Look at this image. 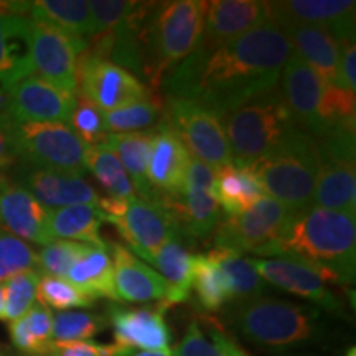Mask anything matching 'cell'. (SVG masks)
I'll return each instance as SVG.
<instances>
[{"mask_svg":"<svg viewBox=\"0 0 356 356\" xmlns=\"http://www.w3.org/2000/svg\"><path fill=\"white\" fill-rule=\"evenodd\" d=\"M292 44L273 19L231 40L193 53L163 76L167 97L197 102L225 118L248 101L279 86Z\"/></svg>","mask_w":356,"mask_h":356,"instance_id":"cell-1","label":"cell"},{"mask_svg":"<svg viewBox=\"0 0 356 356\" xmlns=\"http://www.w3.org/2000/svg\"><path fill=\"white\" fill-rule=\"evenodd\" d=\"M275 256L297 257L330 274L338 284H351L356 264L355 216L315 204L292 213Z\"/></svg>","mask_w":356,"mask_h":356,"instance_id":"cell-2","label":"cell"},{"mask_svg":"<svg viewBox=\"0 0 356 356\" xmlns=\"http://www.w3.org/2000/svg\"><path fill=\"white\" fill-rule=\"evenodd\" d=\"M208 2L175 0L150 3L142 25L145 78L160 86L167 71L175 68L198 47Z\"/></svg>","mask_w":356,"mask_h":356,"instance_id":"cell-3","label":"cell"},{"mask_svg":"<svg viewBox=\"0 0 356 356\" xmlns=\"http://www.w3.org/2000/svg\"><path fill=\"white\" fill-rule=\"evenodd\" d=\"M222 129L231 150V159L238 167L259 162L296 131L297 122L289 113L280 88L248 101L241 108L221 118Z\"/></svg>","mask_w":356,"mask_h":356,"instance_id":"cell-4","label":"cell"},{"mask_svg":"<svg viewBox=\"0 0 356 356\" xmlns=\"http://www.w3.org/2000/svg\"><path fill=\"white\" fill-rule=\"evenodd\" d=\"M264 188L266 197L282 203L292 213L314 203L317 185L315 137L302 127L289 134L274 152L249 165Z\"/></svg>","mask_w":356,"mask_h":356,"instance_id":"cell-5","label":"cell"},{"mask_svg":"<svg viewBox=\"0 0 356 356\" xmlns=\"http://www.w3.org/2000/svg\"><path fill=\"white\" fill-rule=\"evenodd\" d=\"M15 160L22 165L50 168L84 175V154L88 144L79 139L68 124L13 122L0 115Z\"/></svg>","mask_w":356,"mask_h":356,"instance_id":"cell-6","label":"cell"},{"mask_svg":"<svg viewBox=\"0 0 356 356\" xmlns=\"http://www.w3.org/2000/svg\"><path fill=\"white\" fill-rule=\"evenodd\" d=\"M234 325L254 343L284 348L312 340L318 328V312L293 302L252 297L234 310Z\"/></svg>","mask_w":356,"mask_h":356,"instance_id":"cell-7","label":"cell"},{"mask_svg":"<svg viewBox=\"0 0 356 356\" xmlns=\"http://www.w3.org/2000/svg\"><path fill=\"white\" fill-rule=\"evenodd\" d=\"M317 145V185L315 207L356 215V162L355 132L335 129L315 137Z\"/></svg>","mask_w":356,"mask_h":356,"instance_id":"cell-8","label":"cell"},{"mask_svg":"<svg viewBox=\"0 0 356 356\" xmlns=\"http://www.w3.org/2000/svg\"><path fill=\"white\" fill-rule=\"evenodd\" d=\"M97 207L106 222L122 236L129 251L142 259L170 239L180 238L175 220L159 202H147L137 195L127 200L101 197Z\"/></svg>","mask_w":356,"mask_h":356,"instance_id":"cell-9","label":"cell"},{"mask_svg":"<svg viewBox=\"0 0 356 356\" xmlns=\"http://www.w3.org/2000/svg\"><path fill=\"white\" fill-rule=\"evenodd\" d=\"M292 211L274 198L264 197L241 215L228 216L216 226L215 248L273 257L286 234Z\"/></svg>","mask_w":356,"mask_h":356,"instance_id":"cell-10","label":"cell"},{"mask_svg":"<svg viewBox=\"0 0 356 356\" xmlns=\"http://www.w3.org/2000/svg\"><path fill=\"white\" fill-rule=\"evenodd\" d=\"M280 92L293 121L310 136L322 137L335 131L328 106V84L296 51L291 53L282 73ZM353 132V131H351Z\"/></svg>","mask_w":356,"mask_h":356,"instance_id":"cell-11","label":"cell"},{"mask_svg":"<svg viewBox=\"0 0 356 356\" xmlns=\"http://www.w3.org/2000/svg\"><path fill=\"white\" fill-rule=\"evenodd\" d=\"M165 121L184 142L193 159L211 168L233 163L221 119L197 102L167 97Z\"/></svg>","mask_w":356,"mask_h":356,"instance_id":"cell-12","label":"cell"},{"mask_svg":"<svg viewBox=\"0 0 356 356\" xmlns=\"http://www.w3.org/2000/svg\"><path fill=\"white\" fill-rule=\"evenodd\" d=\"M215 168L191 157L184 191L177 198H160L157 202L170 213L180 234L190 238H207L220 225L221 211L216 202Z\"/></svg>","mask_w":356,"mask_h":356,"instance_id":"cell-13","label":"cell"},{"mask_svg":"<svg viewBox=\"0 0 356 356\" xmlns=\"http://www.w3.org/2000/svg\"><path fill=\"white\" fill-rule=\"evenodd\" d=\"M78 95L104 113L150 97L149 89L136 74L88 50L78 58Z\"/></svg>","mask_w":356,"mask_h":356,"instance_id":"cell-14","label":"cell"},{"mask_svg":"<svg viewBox=\"0 0 356 356\" xmlns=\"http://www.w3.org/2000/svg\"><path fill=\"white\" fill-rule=\"evenodd\" d=\"M86 48V40L71 37L50 25L33 22V73L68 95H78V58Z\"/></svg>","mask_w":356,"mask_h":356,"instance_id":"cell-15","label":"cell"},{"mask_svg":"<svg viewBox=\"0 0 356 356\" xmlns=\"http://www.w3.org/2000/svg\"><path fill=\"white\" fill-rule=\"evenodd\" d=\"M261 275L275 287L304 297L330 312H340L341 304L338 297L330 291L328 284H338L330 274L323 273L318 267L292 256L275 257H249Z\"/></svg>","mask_w":356,"mask_h":356,"instance_id":"cell-16","label":"cell"},{"mask_svg":"<svg viewBox=\"0 0 356 356\" xmlns=\"http://www.w3.org/2000/svg\"><path fill=\"white\" fill-rule=\"evenodd\" d=\"M76 96L61 91L42 78L29 76L6 91L0 115L13 122L68 124L76 106Z\"/></svg>","mask_w":356,"mask_h":356,"instance_id":"cell-17","label":"cell"},{"mask_svg":"<svg viewBox=\"0 0 356 356\" xmlns=\"http://www.w3.org/2000/svg\"><path fill=\"white\" fill-rule=\"evenodd\" d=\"M40 204L48 210L73 207V204H99L95 186L84 180V175L50 168L19 165L15 178Z\"/></svg>","mask_w":356,"mask_h":356,"instance_id":"cell-18","label":"cell"},{"mask_svg":"<svg viewBox=\"0 0 356 356\" xmlns=\"http://www.w3.org/2000/svg\"><path fill=\"white\" fill-rule=\"evenodd\" d=\"M191 155L175 131L163 121L155 127L147 163V181L154 200L177 198L184 191Z\"/></svg>","mask_w":356,"mask_h":356,"instance_id":"cell-19","label":"cell"},{"mask_svg":"<svg viewBox=\"0 0 356 356\" xmlns=\"http://www.w3.org/2000/svg\"><path fill=\"white\" fill-rule=\"evenodd\" d=\"M267 7L275 24L315 25L330 32L340 43L355 40L353 0H286L267 2Z\"/></svg>","mask_w":356,"mask_h":356,"instance_id":"cell-20","label":"cell"},{"mask_svg":"<svg viewBox=\"0 0 356 356\" xmlns=\"http://www.w3.org/2000/svg\"><path fill=\"white\" fill-rule=\"evenodd\" d=\"M109 249L113 252L111 259H113L114 291L118 300L131 302V304L159 302L167 309L172 307V289L157 270L132 254L126 244L113 243Z\"/></svg>","mask_w":356,"mask_h":356,"instance_id":"cell-21","label":"cell"},{"mask_svg":"<svg viewBox=\"0 0 356 356\" xmlns=\"http://www.w3.org/2000/svg\"><path fill=\"white\" fill-rule=\"evenodd\" d=\"M167 307L159 304L144 309L109 305L108 317L113 325L115 343L144 351H170L172 333L165 322Z\"/></svg>","mask_w":356,"mask_h":356,"instance_id":"cell-22","label":"cell"},{"mask_svg":"<svg viewBox=\"0 0 356 356\" xmlns=\"http://www.w3.org/2000/svg\"><path fill=\"white\" fill-rule=\"evenodd\" d=\"M0 229L25 243L47 246L55 241L48 231V208L7 175L0 177Z\"/></svg>","mask_w":356,"mask_h":356,"instance_id":"cell-23","label":"cell"},{"mask_svg":"<svg viewBox=\"0 0 356 356\" xmlns=\"http://www.w3.org/2000/svg\"><path fill=\"white\" fill-rule=\"evenodd\" d=\"M267 2L257 0H215L208 2L200 43L208 47L231 42L269 20Z\"/></svg>","mask_w":356,"mask_h":356,"instance_id":"cell-24","label":"cell"},{"mask_svg":"<svg viewBox=\"0 0 356 356\" xmlns=\"http://www.w3.org/2000/svg\"><path fill=\"white\" fill-rule=\"evenodd\" d=\"M292 50L299 55L312 70H315L332 86L341 88L340 83V42L330 32L315 25L277 24ZM343 89V88H341Z\"/></svg>","mask_w":356,"mask_h":356,"instance_id":"cell-25","label":"cell"},{"mask_svg":"<svg viewBox=\"0 0 356 356\" xmlns=\"http://www.w3.org/2000/svg\"><path fill=\"white\" fill-rule=\"evenodd\" d=\"M32 26L25 15H0V88L33 76Z\"/></svg>","mask_w":356,"mask_h":356,"instance_id":"cell-26","label":"cell"},{"mask_svg":"<svg viewBox=\"0 0 356 356\" xmlns=\"http://www.w3.org/2000/svg\"><path fill=\"white\" fill-rule=\"evenodd\" d=\"M106 215L97 204H73V207L48 210V231L53 239H66L106 249L109 246L101 238V226Z\"/></svg>","mask_w":356,"mask_h":356,"instance_id":"cell-27","label":"cell"},{"mask_svg":"<svg viewBox=\"0 0 356 356\" xmlns=\"http://www.w3.org/2000/svg\"><path fill=\"white\" fill-rule=\"evenodd\" d=\"M155 127L140 132L106 134L104 140H102V144L109 147L118 155L134 190L139 191V197L147 200V202H155L152 190L147 181V163H149Z\"/></svg>","mask_w":356,"mask_h":356,"instance_id":"cell-28","label":"cell"},{"mask_svg":"<svg viewBox=\"0 0 356 356\" xmlns=\"http://www.w3.org/2000/svg\"><path fill=\"white\" fill-rule=\"evenodd\" d=\"M213 190L218 204L228 216L241 215L266 197L252 168L238 167L234 163L216 168Z\"/></svg>","mask_w":356,"mask_h":356,"instance_id":"cell-29","label":"cell"},{"mask_svg":"<svg viewBox=\"0 0 356 356\" xmlns=\"http://www.w3.org/2000/svg\"><path fill=\"white\" fill-rule=\"evenodd\" d=\"M29 13L35 24L50 25L71 37L88 42L96 35L89 2L84 0H37Z\"/></svg>","mask_w":356,"mask_h":356,"instance_id":"cell-30","label":"cell"},{"mask_svg":"<svg viewBox=\"0 0 356 356\" xmlns=\"http://www.w3.org/2000/svg\"><path fill=\"white\" fill-rule=\"evenodd\" d=\"M144 261L150 262L159 270L160 275L167 280L168 286H170V305H177L188 300L191 270H193V254L181 243L180 238L170 239L163 246H160L157 251L147 254Z\"/></svg>","mask_w":356,"mask_h":356,"instance_id":"cell-31","label":"cell"},{"mask_svg":"<svg viewBox=\"0 0 356 356\" xmlns=\"http://www.w3.org/2000/svg\"><path fill=\"white\" fill-rule=\"evenodd\" d=\"M66 279L95 300H118L114 291L113 259L106 249H89L81 259L74 262Z\"/></svg>","mask_w":356,"mask_h":356,"instance_id":"cell-32","label":"cell"},{"mask_svg":"<svg viewBox=\"0 0 356 356\" xmlns=\"http://www.w3.org/2000/svg\"><path fill=\"white\" fill-rule=\"evenodd\" d=\"M53 314L35 304L29 314L8 323L12 345L25 356H48L53 350Z\"/></svg>","mask_w":356,"mask_h":356,"instance_id":"cell-33","label":"cell"},{"mask_svg":"<svg viewBox=\"0 0 356 356\" xmlns=\"http://www.w3.org/2000/svg\"><path fill=\"white\" fill-rule=\"evenodd\" d=\"M208 330L203 332L202 325L191 322L185 335L170 350L172 356H251L239 346L221 325L213 318H207Z\"/></svg>","mask_w":356,"mask_h":356,"instance_id":"cell-34","label":"cell"},{"mask_svg":"<svg viewBox=\"0 0 356 356\" xmlns=\"http://www.w3.org/2000/svg\"><path fill=\"white\" fill-rule=\"evenodd\" d=\"M216 262L228 282L231 297L239 300H248L252 297H259L266 291L264 280L252 266L249 257H244L241 252L233 249L215 248L208 254Z\"/></svg>","mask_w":356,"mask_h":356,"instance_id":"cell-35","label":"cell"},{"mask_svg":"<svg viewBox=\"0 0 356 356\" xmlns=\"http://www.w3.org/2000/svg\"><path fill=\"white\" fill-rule=\"evenodd\" d=\"M84 168L96 177L108 198L127 200L136 197V190L118 155L104 144L88 145L84 154Z\"/></svg>","mask_w":356,"mask_h":356,"instance_id":"cell-36","label":"cell"},{"mask_svg":"<svg viewBox=\"0 0 356 356\" xmlns=\"http://www.w3.org/2000/svg\"><path fill=\"white\" fill-rule=\"evenodd\" d=\"M190 291L195 292L198 304L207 312H218L233 300L225 275L208 254L193 256Z\"/></svg>","mask_w":356,"mask_h":356,"instance_id":"cell-37","label":"cell"},{"mask_svg":"<svg viewBox=\"0 0 356 356\" xmlns=\"http://www.w3.org/2000/svg\"><path fill=\"white\" fill-rule=\"evenodd\" d=\"M165 106L160 99L147 97L144 101L134 102L124 108L102 113V124L106 134L140 132L155 127L162 122Z\"/></svg>","mask_w":356,"mask_h":356,"instance_id":"cell-38","label":"cell"},{"mask_svg":"<svg viewBox=\"0 0 356 356\" xmlns=\"http://www.w3.org/2000/svg\"><path fill=\"white\" fill-rule=\"evenodd\" d=\"M37 300L40 305L47 309L60 312L70 309H84L95 305V299L84 293L68 279L55 277V275H43L40 277L37 287Z\"/></svg>","mask_w":356,"mask_h":356,"instance_id":"cell-39","label":"cell"},{"mask_svg":"<svg viewBox=\"0 0 356 356\" xmlns=\"http://www.w3.org/2000/svg\"><path fill=\"white\" fill-rule=\"evenodd\" d=\"M40 282L38 270H24L12 275L3 284V320L24 317L35 305L37 300V287Z\"/></svg>","mask_w":356,"mask_h":356,"instance_id":"cell-40","label":"cell"},{"mask_svg":"<svg viewBox=\"0 0 356 356\" xmlns=\"http://www.w3.org/2000/svg\"><path fill=\"white\" fill-rule=\"evenodd\" d=\"M106 328V320L92 312H58L53 315V341H89Z\"/></svg>","mask_w":356,"mask_h":356,"instance_id":"cell-41","label":"cell"},{"mask_svg":"<svg viewBox=\"0 0 356 356\" xmlns=\"http://www.w3.org/2000/svg\"><path fill=\"white\" fill-rule=\"evenodd\" d=\"M92 246L88 244L66 241V239H55L43 249L38 254V270H43L44 275H55V277L66 279L70 269L74 262L86 254Z\"/></svg>","mask_w":356,"mask_h":356,"instance_id":"cell-42","label":"cell"},{"mask_svg":"<svg viewBox=\"0 0 356 356\" xmlns=\"http://www.w3.org/2000/svg\"><path fill=\"white\" fill-rule=\"evenodd\" d=\"M24 270H38V254L29 243L0 229V282Z\"/></svg>","mask_w":356,"mask_h":356,"instance_id":"cell-43","label":"cell"},{"mask_svg":"<svg viewBox=\"0 0 356 356\" xmlns=\"http://www.w3.org/2000/svg\"><path fill=\"white\" fill-rule=\"evenodd\" d=\"M71 129L88 145H99L106 137L102 113L91 101L81 95L76 96V106L70 119Z\"/></svg>","mask_w":356,"mask_h":356,"instance_id":"cell-44","label":"cell"},{"mask_svg":"<svg viewBox=\"0 0 356 356\" xmlns=\"http://www.w3.org/2000/svg\"><path fill=\"white\" fill-rule=\"evenodd\" d=\"M137 6L139 2H126V0H92L89 2L96 35L111 32L115 26L124 24Z\"/></svg>","mask_w":356,"mask_h":356,"instance_id":"cell-45","label":"cell"},{"mask_svg":"<svg viewBox=\"0 0 356 356\" xmlns=\"http://www.w3.org/2000/svg\"><path fill=\"white\" fill-rule=\"evenodd\" d=\"M340 83L345 91H356V47L355 40L340 43Z\"/></svg>","mask_w":356,"mask_h":356,"instance_id":"cell-46","label":"cell"},{"mask_svg":"<svg viewBox=\"0 0 356 356\" xmlns=\"http://www.w3.org/2000/svg\"><path fill=\"white\" fill-rule=\"evenodd\" d=\"M53 346L66 356H101L97 343L89 341H53Z\"/></svg>","mask_w":356,"mask_h":356,"instance_id":"cell-47","label":"cell"},{"mask_svg":"<svg viewBox=\"0 0 356 356\" xmlns=\"http://www.w3.org/2000/svg\"><path fill=\"white\" fill-rule=\"evenodd\" d=\"M13 165H15V157H13L10 144H8L7 134L0 126V177H6V172Z\"/></svg>","mask_w":356,"mask_h":356,"instance_id":"cell-48","label":"cell"},{"mask_svg":"<svg viewBox=\"0 0 356 356\" xmlns=\"http://www.w3.org/2000/svg\"><path fill=\"white\" fill-rule=\"evenodd\" d=\"M115 356H172L170 351H139L134 348H127V346L119 345V350Z\"/></svg>","mask_w":356,"mask_h":356,"instance_id":"cell-49","label":"cell"},{"mask_svg":"<svg viewBox=\"0 0 356 356\" xmlns=\"http://www.w3.org/2000/svg\"><path fill=\"white\" fill-rule=\"evenodd\" d=\"M0 320H3V284L0 282Z\"/></svg>","mask_w":356,"mask_h":356,"instance_id":"cell-50","label":"cell"},{"mask_svg":"<svg viewBox=\"0 0 356 356\" xmlns=\"http://www.w3.org/2000/svg\"><path fill=\"white\" fill-rule=\"evenodd\" d=\"M0 356H6V353H3V348H2V346H0Z\"/></svg>","mask_w":356,"mask_h":356,"instance_id":"cell-51","label":"cell"},{"mask_svg":"<svg viewBox=\"0 0 356 356\" xmlns=\"http://www.w3.org/2000/svg\"><path fill=\"white\" fill-rule=\"evenodd\" d=\"M3 95H6V91H3V89L0 88V96H3Z\"/></svg>","mask_w":356,"mask_h":356,"instance_id":"cell-52","label":"cell"},{"mask_svg":"<svg viewBox=\"0 0 356 356\" xmlns=\"http://www.w3.org/2000/svg\"><path fill=\"white\" fill-rule=\"evenodd\" d=\"M305 356H309V355H305Z\"/></svg>","mask_w":356,"mask_h":356,"instance_id":"cell-53","label":"cell"}]
</instances>
